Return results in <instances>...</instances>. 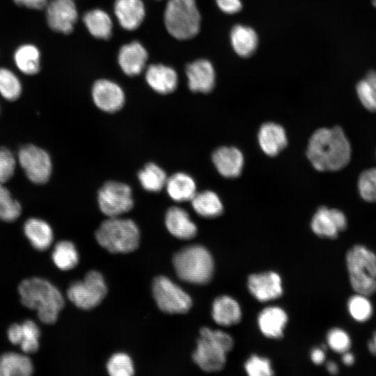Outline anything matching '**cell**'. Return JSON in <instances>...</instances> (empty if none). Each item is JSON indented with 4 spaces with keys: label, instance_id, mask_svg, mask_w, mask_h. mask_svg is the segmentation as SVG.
I'll use <instances>...</instances> for the list:
<instances>
[{
    "label": "cell",
    "instance_id": "cell-42",
    "mask_svg": "<svg viewBox=\"0 0 376 376\" xmlns=\"http://www.w3.org/2000/svg\"><path fill=\"white\" fill-rule=\"evenodd\" d=\"M244 368L250 376H269L274 374L269 360L257 355L250 357L246 361Z\"/></svg>",
    "mask_w": 376,
    "mask_h": 376
},
{
    "label": "cell",
    "instance_id": "cell-37",
    "mask_svg": "<svg viewBox=\"0 0 376 376\" xmlns=\"http://www.w3.org/2000/svg\"><path fill=\"white\" fill-rule=\"evenodd\" d=\"M22 84L19 78L9 69L0 68V94L8 100L18 99L22 93Z\"/></svg>",
    "mask_w": 376,
    "mask_h": 376
},
{
    "label": "cell",
    "instance_id": "cell-7",
    "mask_svg": "<svg viewBox=\"0 0 376 376\" xmlns=\"http://www.w3.org/2000/svg\"><path fill=\"white\" fill-rule=\"evenodd\" d=\"M107 292L103 276L97 271L89 272L82 281L72 283L67 290L70 301L78 308L90 310L97 306Z\"/></svg>",
    "mask_w": 376,
    "mask_h": 376
},
{
    "label": "cell",
    "instance_id": "cell-35",
    "mask_svg": "<svg viewBox=\"0 0 376 376\" xmlns=\"http://www.w3.org/2000/svg\"><path fill=\"white\" fill-rule=\"evenodd\" d=\"M40 329L33 321L26 320L20 324L18 345L22 350L26 354L36 352L40 345Z\"/></svg>",
    "mask_w": 376,
    "mask_h": 376
},
{
    "label": "cell",
    "instance_id": "cell-40",
    "mask_svg": "<svg viewBox=\"0 0 376 376\" xmlns=\"http://www.w3.org/2000/svg\"><path fill=\"white\" fill-rule=\"evenodd\" d=\"M107 369L111 376H131L134 370L131 358L125 353H116L111 357Z\"/></svg>",
    "mask_w": 376,
    "mask_h": 376
},
{
    "label": "cell",
    "instance_id": "cell-33",
    "mask_svg": "<svg viewBox=\"0 0 376 376\" xmlns=\"http://www.w3.org/2000/svg\"><path fill=\"white\" fill-rule=\"evenodd\" d=\"M358 97L368 111L376 113V70H369L356 85Z\"/></svg>",
    "mask_w": 376,
    "mask_h": 376
},
{
    "label": "cell",
    "instance_id": "cell-13",
    "mask_svg": "<svg viewBox=\"0 0 376 376\" xmlns=\"http://www.w3.org/2000/svg\"><path fill=\"white\" fill-rule=\"evenodd\" d=\"M226 352L208 337L200 334L196 349L193 353L194 362L208 373L221 370L226 361Z\"/></svg>",
    "mask_w": 376,
    "mask_h": 376
},
{
    "label": "cell",
    "instance_id": "cell-21",
    "mask_svg": "<svg viewBox=\"0 0 376 376\" xmlns=\"http://www.w3.org/2000/svg\"><path fill=\"white\" fill-rule=\"evenodd\" d=\"M258 139L262 150L267 155H278L287 145L285 130L279 124L266 123L261 125Z\"/></svg>",
    "mask_w": 376,
    "mask_h": 376
},
{
    "label": "cell",
    "instance_id": "cell-24",
    "mask_svg": "<svg viewBox=\"0 0 376 376\" xmlns=\"http://www.w3.org/2000/svg\"><path fill=\"white\" fill-rule=\"evenodd\" d=\"M212 315L217 324L229 327L240 322L242 311L236 300L230 296L222 295L214 299Z\"/></svg>",
    "mask_w": 376,
    "mask_h": 376
},
{
    "label": "cell",
    "instance_id": "cell-27",
    "mask_svg": "<svg viewBox=\"0 0 376 376\" xmlns=\"http://www.w3.org/2000/svg\"><path fill=\"white\" fill-rule=\"evenodd\" d=\"M33 371L32 361L26 355L9 352L0 356V376H29Z\"/></svg>",
    "mask_w": 376,
    "mask_h": 376
},
{
    "label": "cell",
    "instance_id": "cell-39",
    "mask_svg": "<svg viewBox=\"0 0 376 376\" xmlns=\"http://www.w3.org/2000/svg\"><path fill=\"white\" fill-rule=\"evenodd\" d=\"M357 185L359 193L364 201L376 202V168L363 171L359 177Z\"/></svg>",
    "mask_w": 376,
    "mask_h": 376
},
{
    "label": "cell",
    "instance_id": "cell-2",
    "mask_svg": "<svg viewBox=\"0 0 376 376\" xmlns=\"http://www.w3.org/2000/svg\"><path fill=\"white\" fill-rule=\"evenodd\" d=\"M21 303L36 310L38 318L45 324H53L64 306V299L58 289L47 280L33 277L24 279L18 285Z\"/></svg>",
    "mask_w": 376,
    "mask_h": 376
},
{
    "label": "cell",
    "instance_id": "cell-15",
    "mask_svg": "<svg viewBox=\"0 0 376 376\" xmlns=\"http://www.w3.org/2000/svg\"><path fill=\"white\" fill-rule=\"evenodd\" d=\"M247 285L250 293L260 301L273 300L283 294L281 277L274 272L250 275Z\"/></svg>",
    "mask_w": 376,
    "mask_h": 376
},
{
    "label": "cell",
    "instance_id": "cell-51",
    "mask_svg": "<svg viewBox=\"0 0 376 376\" xmlns=\"http://www.w3.org/2000/svg\"><path fill=\"white\" fill-rule=\"evenodd\" d=\"M373 5L376 7V0H372Z\"/></svg>",
    "mask_w": 376,
    "mask_h": 376
},
{
    "label": "cell",
    "instance_id": "cell-16",
    "mask_svg": "<svg viewBox=\"0 0 376 376\" xmlns=\"http://www.w3.org/2000/svg\"><path fill=\"white\" fill-rule=\"evenodd\" d=\"M186 75L188 86L193 92L207 93L214 86V70L211 63L205 59H198L187 65Z\"/></svg>",
    "mask_w": 376,
    "mask_h": 376
},
{
    "label": "cell",
    "instance_id": "cell-32",
    "mask_svg": "<svg viewBox=\"0 0 376 376\" xmlns=\"http://www.w3.org/2000/svg\"><path fill=\"white\" fill-rule=\"evenodd\" d=\"M138 178L145 190L158 192L165 187L168 178L160 166L154 163H148L139 171Z\"/></svg>",
    "mask_w": 376,
    "mask_h": 376
},
{
    "label": "cell",
    "instance_id": "cell-20",
    "mask_svg": "<svg viewBox=\"0 0 376 376\" xmlns=\"http://www.w3.org/2000/svg\"><path fill=\"white\" fill-rule=\"evenodd\" d=\"M114 13L120 26L128 31L137 29L145 16L141 0H116Z\"/></svg>",
    "mask_w": 376,
    "mask_h": 376
},
{
    "label": "cell",
    "instance_id": "cell-14",
    "mask_svg": "<svg viewBox=\"0 0 376 376\" xmlns=\"http://www.w3.org/2000/svg\"><path fill=\"white\" fill-rule=\"evenodd\" d=\"M92 98L100 110L114 113L123 107L125 97L117 84L107 79H100L93 86Z\"/></svg>",
    "mask_w": 376,
    "mask_h": 376
},
{
    "label": "cell",
    "instance_id": "cell-1",
    "mask_svg": "<svg viewBox=\"0 0 376 376\" xmlns=\"http://www.w3.org/2000/svg\"><path fill=\"white\" fill-rule=\"evenodd\" d=\"M350 141L340 127H322L311 136L306 155L313 166L320 171H336L350 161Z\"/></svg>",
    "mask_w": 376,
    "mask_h": 376
},
{
    "label": "cell",
    "instance_id": "cell-22",
    "mask_svg": "<svg viewBox=\"0 0 376 376\" xmlns=\"http://www.w3.org/2000/svg\"><path fill=\"white\" fill-rule=\"evenodd\" d=\"M146 79L155 91L161 94L173 92L178 81L176 72L162 64L150 65L146 70Z\"/></svg>",
    "mask_w": 376,
    "mask_h": 376
},
{
    "label": "cell",
    "instance_id": "cell-29",
    "mask_svg": "<svg viewBox=\"0 0 376 376\" xmlns=\"http://www.w3.org/2000/svg\"><path fill=\"white\" fill-rule=\"evenodd\" d=\"M194 210L205 218H214L221 214L224 210L218 195L212 191L196 192L191 200Z\"/></svg>",
    "mask_w": 376,
    "mask_h": 376
},
{
    "label": "cell",
    "instance_id": "cell-31",
    "mask_svg": "<svg viewBox=\"0 0 376 376\" xmlns=\"http://www.w3.org/2000/svg\"><path fill=\"white\" fill-rule=\"evenodd\" d=\"M40 53L33 45L25 44L19 47L14 54V61L22 73L33 75L40 70Z\"/></svg>",
    "mask_w": 376,
    "mask_h": 376
},
{
    "label": "cell",
    "instance_id": "cell-49",
    "mask_svg": "<svg viewBox=\"0 0 376 376\" xmlns=\"http://www.w3.org/2000/svg\"><path fill=\"white\" fill-rule=\"evenodd\" d=\"M369 352L376 356V330L373 333L372 338L368 342Z\"/></svg>",
    "mask_w": 376,
    "mask_h": 376
},
{
    "label": "cell",
    "instance_id": "cell-25",
    "mask_svg": "<svg viewBox=\"0 0 376 376\" xmlns=\"http://www.w3.org/2000/svg\"><path fill=\"white\" fill-rule=\"evenodd\" d=\"M24 233L33 248L47 249L52 243L53 231L48 223L38 218H30L24 224Z\"/></svg>",
    "mask_w": 376,
    "mask_h": 376
},
{
    "label": "cell",
    "instance_id": "cell-36",
    "mask_svg": "<svg viewBox=\"0 0 376 376\" xmlns=\"http://www.w3.org/2000/svg\"><path fill=\"white\" fill-rule=\"evenodd\" d=\"M21 213L20 203L13 197L4 185L0 184V219L11 222L15 221Z\"/></svg>",
    "mask_w": 376,
    "mask_h": 376
},
{
    "label": "cell",
    "instance_id": "cell-19",
    "mask_svg": "<svg viewBox=\"0 0 376 376\" xmlns=\"http://www.w3.org/2000/svg\"><path fill=\"white\" fill-rule=\"evenodd\" d=\"M147 58L146 49L136 41L123 45L118 54V63L122 70L129 76L140 74Z\"/></svg>",
    "mask_w": 376,
    "mask_h": 376
},
{
    "label": "cell",
    "instance_id": "cell-3",
    "mask_svg": "<svg viewBox=\"0 0 376 376\" xmlns=\"http://www.w3.org/2000/svg\"><path fill=\"white\" fill-rule=\"evenodd\" d=\"M95 238L111 253H129L137 249L140 233L137 225L130 219L108 217L96 230Z\"/></svg>",
    "mask_w": 376,
    "mask_h": 376
},
{
    "label": "cell",
    "instance_id": "cell-47",
    "mask_svg": "<svg viewBox=\"0 0 376 376\" xmlns=\"http://www.w3.org/2000/svg\"><path fill=\"white\" fill-rule=\"evenodd\" d=\"M324 350L325 348L322 347H317L312 350L311 352V358L312 361L317 364L320 365L322 364L325 359V354H324Z\"/></svg>",
    "mask_w": 376,
    "mask_h": 376
},
{
    "label": "cell",
    "instance_id": "cell-12",
    "mask_svg": "<svg viewBox=\"0 0 376 376\" xmlns=\"http://www.w3.org/2000/svg\"><path fill=\"white\" fill-rule=\"evenodd\" d=\"M347 219L343 212L322 206L314 214L311 226L313 233L321 237L335 239L346 229Z\"/></svg>",
    "mask_w": 376,
    "mask_h": 376
},
{
    "label": "cell",
    "instance_id": "cell-11",
    "mask_svg": "<svg viewBox=\"0 0 376 376\" xmlns=\"http://www.w3.org/2000/svg\"><path fill=\"white\" fill-rule=\"evenodd\" d=\"M45 8L47 24L53 31L64 34L73 31L78 17L74 0H51Z\"/></svg>",
    "mask_w": 376,
    "mask_h": 376
},
{
    "label": "cell",
    "instance_id": "cell-34",
    "mask_svg": "<svg viewBox=\"0 0 376 376\" xmlns=\"http://www.w3.org/2000/svg\"><path fill=\"white\" fill-rule=\"evenodd\" d=\"M52 260L61 270L74 268L79 262V254L74 244L70 241L58 242L52 252Z\"/></svg>",
    "mask_w": 376,
    "mask_h": 376
},
{
    "label": "cell",
    "instance_id": "cell-44",
    "mask_svg": "<svg viewBox=\"0 0 376 376\" xmlns=\"http://www.w3.org/2000/svg\"><path fill=\"white\" fill-rule=\"evenodd\" d=\"M200 334L204 335L219 345L226 353L230 351L233 347V339L227 333L214 330L208 327H203L200 331Z\"/></svg>",
    "mask_w": 376,
    "mask_h": 376
},
{
    "label": "cell",
    "instance_id": "cell-26",
    "mask_svg": "<svg viewBox=\"0 0 376 376\" xmlns=\"http://www.w3.org/2000/svg\"><path fill=\"white\" fill-rule=\"evenodd\" d=\"M165 187L170 198L175 202L191 201L196 193L194 180L184 172L175 173L168 178Z\"/></svg>",
    "mask_w": 376,
    "mask_h": 376
},
{
    "label": "cell",
    "instance_id": "cell-17",
    "mask_svg": "<svg viewBox=\"0 0 376 376\" xmlns=\"http://www.w3.org/2000/svg\"><path fill=\"white\" fill-rule=\"evenodd\" d=\"M212 162L218 172L224 177H237L242 170L244 157L235 147L223 146L212 154Z\"/></svg>",
    "mask_w": 376,
    "mask_h": 376
},
{
    "label": "cell",
    "instance_id": "cell-38",
    "mask_svg": "<svg viewBox=\"0 0 376 376\" xmlns=\"http://www.w3.org/2000/svg\"><path fill=\"white\" fill-rule=\"evenodd\" d=\"M347 309L352 318L359 322L368 320L373 315V306L368 297L359 293L350 297Z\"/></svg>",
    "mask_w": 376,
    "mask_h": 376
},
{
    "label": "cell",
    "instance_id": "cell-23",
    "mask_svg": "<svg viewBox=\"0 0 376 376\" xmlns=\"http://www.w3.org/2000/svg\"><path fill=\"white\" fill-rule=\"evenodd\" d=\"M288 322L284 310L278 306L264 308L259 314L258 324L260 331L267 338H280Z\"/></svg>",
    "mask_w": 376,
    "mask_h": 376
},
{
    "label": "cell",
    "instance_id": "cell-45",
    "mask_svg": "<svg viewBox=\"0 0 376 376\" xmlns=\"http://www.w3.org/2000/svg\"><path fill=\"white\" fill-rule=\"evenodd\" d=\"M219 8L224 13L234 14L242 7L241 0H216Z\"/></svg>",
    "mask_w": 376,
    "mask_h": 376
},
{
    "label": "cell",
    "instance_id": "cell-46",
    "mask_svg": "<svg viewBox=\"0 0 376 376\" xmlns=\"http://www.w3.org/2000/svg\"><path fill=\"white\" fill-rule=\"evenodd\" d=\"M15 3L29 8L42 10L48 3L47 0H13Z\"/></svg>",
    "mask_w": 376,
    "mask_h": 376
},
{
    "label": "cell",
    "instance_id": "cell-5",
    "mask_svg": "<svg viewBox=\"0 0 376 376\" xmlns=\"http://www.w3.org/2000/svg\"><path fill=\"white\" fill-rule=\"evenodd\" d=\"M346 264L352 289L371 296L376 292V255L361 244H356L346 253Z\"/></svg>",
    "mask_w": 376,
    "mask_h": 376
},
{
    "label": "cell",
    "instance_id": "cell-50",
    "mask_svg": "<svg viewBox=\"0 0 376 376\" xmlns=\"http://www.w3.org/2000/svg\"><path fill=\"white\" fill-rule=\"evenodd\" d=\"M326 367L327 371L332 375H336L338 373V367L337 364L334 361H329L327 363Z\"/></svg>",
    "mask_w": 376,
    "mask_h": 376
},
{
    "label": "cell",
    "instance_id": "cell-10",
    "mask_svg": "<svg viewBox=\"0 0 376 376\" xmlns=\"http://www.w3.org/2000/svg\"><path fill=\"white\" fill-rule=\"evenodd\" d=\"M17 160L26 178L33 183L42 185L49 180L52 162L44 149L33 144L25 145L19 150Z\"/></svg>",
    "mask_w": 376,
    "mask_h": 376
},
{
    "label": "cell",
    "instance_id": "cell-4",
    "mask_svg": "<svg viewBox=\"0 0 376 376\" xmlns=\"http://www.w3.org/2000/svg\"><path fill=\"white\" fill-rule=\"evenodd\" d=\"M173 265L180 279L194 284H206L213 275V258L207 249L201 245L181 249L173 257Z\"/></svg>",
    "mask_w": 376,
    "mask_h": 376
},
{
    "label": "cell",
    "instance_id": "cell-9",
    "mask_svg": "<svg viewBox=\"0 0 376 376\" xmlns=\"http://www.w3.org/2000/svg\"><path fill=\"white\" fill-rule=\"evenodd\" d=\"M97 203L101 212L108 217H120L133 207L132 189L123 182H107L98 191Z\"/></svg>",
    "mask_w": 376,
    "mask_h": 376
},
{
    "label": "cell",
    "instance_id": "cell-28",
    "mask_svg": "<svg viewBox=\"0 0 376 376\" xmlns=\"http://www.w3.org/2000/svg\"><path fill=\"white\" fill-rule=\"evenodd\" d=\"M230 41L235 52L242 57H248L256 51L258 39L255 31L246 26L237 24L231 30Z\"/></svg>",
    "mask_w": 376,
    "mask_h": 376
},
{
    "label": "cell",
    "instance_id": "cell-41",
    "mask_svg": "<svg viewBox=\"0 0 376 376\" xmlns=\"http://www.w3.org/2000/svg\"><path fill=\"white\" fill-rule=\"evenodd\" d=\"M327 341L329 347L338 353L349 351L351 346V339L347 333L340 329L333 328L327 335Z\"/></svg>",
    "mask_w": 376,
    "mask_h": 376
},
{
    "label": "cell",
    "instance_id": "cell-6",
    "mask_svg": "<svg viewBox=\"0 0 376 376\" xmlns=\"http://www.w3.org/2000/svg\"><path fill=\"white\" fill-rule=\"evenodd\" d=\"M164 24L169 33L177 39L194 37L201 24L195 0H169L164 12Z\"/></svg>",
    "mask_w": 376,
    "mask_h": 376
},
{
    "label": "cell",
    "instance_id": "cell-48",
    "mask_svg": "<svg viewBox=\"0 0 376 376\" xmlns=\"http://www.w3.org/2000/svg\"><path fill=\"white\" fill-rule=\"evenodd\" d=\"M342 361L346 366H352L354 362V357L352 353L348 351L343 353Z\"/></svg>",
    "mask_w": 376,
    "mask_h": 376
},
{
    "label": "cell",
    "instance_id": "cell-8",
    "mask_svg": "<svg viewBox=\"0 0 376 376\" xmlns=\"http://www.w3.org/2000/svg\"><path fill=\"white\" fill-rule=\"evenodd\" d=\"M152 294L160 310L168 313H185L191 308L190 296L169 278L160 276L152 282Z\"/></svg>",
    "mask_w": 376,
    "mask_h": 376
},
{
    "label": "cell",
    "instance_id": "cell-18",
    "mask_svg": "<svg viewBox=\"0 0 376 376\" xmlns=\"http://www.w3.org/2000/svg\"><path fill=\"white\" fill-rule=\"evenodd\" d=\"M165 225L172 235L182 240L191 239L197 233V227L188 212L178 206L168 209L165 215Z\"/></svg>",
    "mask_w": 376,
    "mask_h": 376
},
{
    "label": "cell",
    "instance_id": "cell-30",
    "mask_svg": "<svg viewBox=\"0 0 376 376\" xmlns=\"http://www.w3.org/2000/svg\"><path fill=\"white\" fill-rule=\"evenodd\" d=\"M83 22L92 36L107 40L111 36L112 22L109 15L100 10L94 9L86 12Z\"/></svg>",
    "mask_w": 376,
    "mask_h": 376
},
{
    "label": "cell",
    "instance_id": "cell-43",
    "mask_svg": "<svg viewBox=\"0 0 376 376\" xmlns=\"http://www.w3.org/2000/svg\"><path fill=\"white\" fill-rule=\"evenodd\" d=\"M17 162L10 150L0 147V184L4 185L14 175Z\"/></svg>",
    "mask_w": 376,
    "mask_h": 376
}]
</instances>
